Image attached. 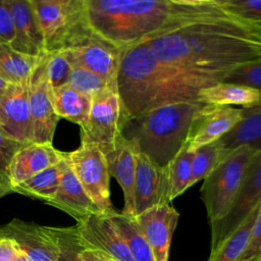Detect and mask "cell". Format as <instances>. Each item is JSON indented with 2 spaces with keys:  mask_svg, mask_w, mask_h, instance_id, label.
<instances>
[{
  "mask_svg": "<svg viewBox=\"0 0 261 261\" xmlns=\"http://www.w3.org/2000/svg\"><path fill=\"white\" fill-rule=\"evenodd\" d=\"M50 98L55 114L83 126L89 116L92 97L82 94L67 84L50 90Z\"/></svg>",
  "mask_w": 261,
  "mask_h": 261,
  "instance_id": "24",
  "label": "cell"
},
{
  "mask_svg": "<svg viewBox=\"0 0 261 261\" xmlns=\"http://www.w3.org/2000/svg\"><path fill=\"white\" fill-rule=\"evenodd\" d=\"M44 227L56 244L58 261H82L80 252L84 246L76 225L66 227L44 225Z\"/></svg>",
  "mask_w": 261,
  "mask_h": 261,
  "instance_id": "29",
  "label": "cell"
},
{
  "mask_svg": "<svg viewBox=\"0 0 261 261\" xmlns=\"http://www.w3.org/2000/svg\"><path fill=\"white\" fill-rule=\"evenodd\" d=\"M224 10L241 18L261 24V0H216Z\"/></svg>",
  "mask_w": 261,
  "mask_h": 261,
  "instance_id": "35",
  "label": "cell"
},
{
  "mask_svg": "<svg viewBox=\"0 0 261 261\" xmlns=\"http://www.w3.org/2000/svg\"><path fill=\"white\" fill-rule=\"evenodd\" d=\"M243 117V108L207 104L195 119L187 143L189 151L218 141Z\"/></svg>",
  "mask_w": 261,
  "mask_h": 261,
  "instance_id": "15",
  "label": "cell"
},
{
  "mask_svg": "<svg viewBox=\"0 0 261 261\" xmlns=\"http://www.w3.org/2000/svg\"><path fill=\"white\" fill-rule=\"evenodd\" d=\"M178 217V212L170 204L152 207L134 217L152 250L155 261H168L171 239Z\"/></svg>",
  "mask_w": 261,
  "mask_h": 261,
  "instance_id": "14",
  "label": "cell"
},
{
  "mask_svg": "<svg viewBox=\"0 0 261 261\" xmlns=\"http://www.w3.org/2000/svg\"><path fill=\"white\" fill-rule=\"evenodd\" d=\"M223 81L161 62L147 42L121 50L116 91L126 121L151 109L172 103L200 101L199 93Z\"/></svg>",
  "mask_w": 261,
  "mask_h": 261,
  "instance_id": "3",
  "label": "cell"
},
{
  "mask_svg": "<svg viewBox=\"0 0 261 261\" xmlns=\"http://www.w3.org/2000/svg\"><path fill=\"white\" fill-rule=\"evenodd\" d=\"M146 42L165 64L224 79L232 69L261 57V24L229 13Z\"/></svg>",
  "mask_w": 261,
  "mask_h": 261,
  "instance_id": "1",
  "label": "cell"
},
{
  "mask_svg": "<svg viewBox=\"0 0 261 261\" xmlns=\"http://www.w3.org/2000/svg\"><path fill=\"white\" fill-rule=\"evenodd\" d=\"M106 158L108 170L119 184L123 193L122 213L134 215V184L137 170L138 147L123 135L111 146L101 150Z\"/></svg>",
  "mask_w": 261,
  "mask_h": 261,
  "instance_id": "19",
  "label": "cell"
},
{
  "mask_svg": "<svg viewBox=\"0 0 261 261\" xmlns=\"http://www.w3.org/2000/svg\"><path fill=\"white\" fill-rule=\"evenodd\" d=\"M9 10L13 40L10 46L17 52L39 57L46 53L43 33L31 0H5Z\"/></svg>",
  "mask_w": 261,
  "mask_h": 261,
  "instance_id": "18",
  "label": "cell"
},
{
  "mask_svg": "<svg viewBox=\"0 0 261 261\" xmlns=\"http://www.w3.org/2000/svg\"><path fill=\"white\" fill-rule=\"evenodd\" d=\"M260 206L257 207L234 231L224 239L215 249L211 250L208 261H241Z\"/></svg>",
  "mask_w": 261,
  "mask_h": 261,
  "instance_id": "27",
  "label": "cell"
},
{
  "mask_svg": "<svg viewBox=\"0 0 261 261\" xmlns=\"http://www.w3.org/2000/svg\"><path fill=\"white\" fill-rule=\"evenodd\" d=\"M10 193H13V191L9 184L7 181H0V199Z\"/></svg>",
  "mask_w": 261,
  "mask_h": 261,
  "instance_id": "41",
  "label": "cell"
},
{
  "mask_svg": "<svg viewBox=\"0 0 261 261\" xmlns=\"http://www.w3.org/2000/svg\"><path fill=\"white\" fill-rule=\"evenodd\" d=\"M17 253L14 242L7 238H0V261H13Z\"/></svg>",
  "mask_w": 261,
  "mask_h": 261,
  "instance_id": "39",
  "label": "cell"
},
{
  "mask_svg": "<svg viewBox=\"0 0 261 261\" xmlns=\"http://www.w3.org/2000/svg\"><path fill=\"white\" fill-rule=\"evenodd\" d=\"M45 203L64 211L74 218L76 222L91 215L102 214L82 187L81 182L72 171L69 162L62 174L57 192Z\"/></svg>",
  "mask_w": 261,
  "mask_h": 261,
  "instance_id": "21",
  "label": "cell"
},
{
  "mask_svg": "<svg viewBox=\"0 0 261 261\" xmlns=\"http://www.w3.org/2000/svg\"><path fill=\"white\" fill-rule=\"evenodd\" d=\"M92 30L119 48L229 14L216 0H86Z\"/></svg>",
  "mask_w": 261,
  "mask_h": 261,
  "instance_id": "2",
  "label": "cell"
},
{
  "mask_svg": "<svg viewBox=\"0 0 261 261\" xmlns=\"http://www.w3.org/2000/svg\"><path fill=\"white\" fill-rule=\"evenodd\" d=\"M207 104L187 101L166 104L126 121L123 136L159 166H167L187 146L192 125Z\"/></svg>",
  "mask_w": 261,
  "mask_h": 261,
  "instance_id": "4",
  "label": "cell"
},
{
  "mask_svg": "<svg viewBox=\"0 0 261 261\" xmlns=\"http://www.w3.org/2000/svg\"><path fill=\"white\" fill-rule=\"evenodd\" d=\"M261 255V206L251 229L249 242L241 261H256Z\"/></svg>",
  "mask_w": 261,
  "mask_h": 261,
  "instance_id": "37",
  "label": "cell"
},
{
  "mask_svg": "<svg viewBox=\"0 0 261 261\" xmlns=\"http://www.w3.org/2000/svg\"><path fill=\"white\" fill-rule=\"evenodd\" d=\"M0 181H1V180H0Z\"/></svg>",
  "mask_w": 261,
  "mask_h": 261,
  "instance_id": "46",
  "label": "cell"
},
{
  "mask_svg": "<svg viewBox=\"0 0 261 261\" xmlns=\"http://www.w3.org/2000/svg\"><path fill=\"white\" fill-rule=\"evenodd\" d=\"M261 205V152L251 161L225 216L211 226V250L234 231Z\"/></svg>",
  "mask_w": 261,
  "mask_h": 261,
  "instance_id": "9",
  "label": "cell"
},
{
  "mask_svg": "<svg viewBox=\"0 0 261 261\" xmlns=\"http://www.w3.org/2000/svg\"><path fill=\"white\" fill-rule=\"evenodd\" d=\"M108 217L124 241L134 261H155L152 250L141 232L134 216L115 210Z\"/></svg>",
  "mask_w": 261,
  "mask_h": 261,
  "instance_id": "26",
  "label": "cell"
},
{
  "mask_svg": "<svg viewBox=\"0 0 261 261\" xmlns=\"http://www.w3.org/2000/svg\"><path fill=\"white\" fill-rule=\"evenodd\" d=\"M111 259V258H110ZM111 261H115V260H113V259H111Z\"/></svg>",
  "mask_w": 261,
  "mask_h": 261,
  "instance_id": "45",
  "label": "cell"
},
{
  "mask_svg": "<svg viewBox=\"0 0 261 261\" xmlns=\"http://www.w3.org/2000/svg\"><path fill=\"white\" fill-rule=\"evenodd\" d=\"M46 53L76 47L93 34L86 0H31Z\"/></svg>",
  "mask_w": 261,
  "mask_h": 261,
  "instance_id": "5",
  "label": "cell"
},
{
  "mask_svg": "<svg viewBox=\"0 0 261 261\" xmlns=\"http://www.w3.org/2000/svg\"><path fill=\"white\" fill-rule=\"evenodd\" d=\"M71 70L72 65L66 51L46 53V73L51 89L66 85Z\"/></svg>",
  "mask_w": 261,
  "mask_h": 261,
  "instance_id": "32",
  "label": "cell"
},
{
  "mask_svg": "<svg viewBox=\"0 0 261 261\" xmlns=\"http://www.w3.org/2000/svg\"><path fill=\"white\" fill-rule=\"evenodd\" d=\"M258 152L240 148L224 157L203 180L200 197L210 224L219 221L227 213L238 193L247 169Z\"/></svg>",
  "mask_w": 261,
  "mask_h": 261,
  "instance_id": "6",
  "label": "cell"
},
{
  "mask_svg": "<svg viewBox=\"0 0 261 261\" xmlns=\"http://www.w3.org/2000/svg\"><path fill=\"white\" fill-rule=\"evenodd\" d=\"M169 168L159 166L147 155L138 151L134 184V217L163 204H170Z\"/></svg>",
  "mask_w": 261,
  "mask_h": 261,
  "instance_id": "11",
  "label": "cell"
},
{
  "mask_svg": "<svg viewBox=\"0 0 261 261\" xmlns=\"http://www.w3.org/2000/svg\"><path fill=\"white\" fill-rule=\"evenodd\" d=\"M67 164L68 160L66 152L63 159L58 163L48 167L47 169L34 175L28 180L14 187L12 191L32 199L47 202L57 192L60 186L62 174L67 167Z\"/></svg>",
  "mask_w": 261,
  "mask_h": 261,
  "instance_id": "25",
  "label": "cell"
},
{
  "mask_svg": "<svg viewBox=\"0 0 261 261\" xmlns=\"http://www.w3.org/2000/svg\"><path fill=\"white\" fill-rule=\"evenodd\" d=\"M221 160L233 151L247 147L261 152V104L243 108L242 119L217 141Z\"/></svg>",
  "mask_w": 261,
  "mask_h": 261,
  "instance_id": "22",
  "label": "cell"
},
{
  "mask_svg": "<svg viewBox=\"0 0 261 261\" xmlns=\"http://www.w3.org/2000/svg\"><path fill=\"white\" fill-rule=\"evenodd\" d=\"M13 40V28L9 10L5 0H0V42L11 43Z\"/></svg>",
  "mask_w": 261,
  "mask_h": 261,
  "instance_id": "38",
  "label": "cell"
},
{
  "mask_svg": "<svg viewBox=\"0 0 261 261\" xmlns=\"http://www.w3.org/2000/svg\"><path fill=\"white\" fill-rule=\"evenodd\" d=\"M0 238L12 240L29 261H58L56 244L44 225L14 218L0 226Z\"/></svg>",
  "mask_w": 261,
  "mask_h": 261,
  "instance_id": "13",
  "label": "cell"
},
{
  "mask_svg": "<svg viewBox=\"0 0 261 261\" xmlns=\"http://www.w3.org/2000/svg\"><path fill=\"white\" fill-rule=\"evenodd\" d=\"M75 225L84 247L99 251L115 261H134L108 215H91Z\"/></svg>",
  "mask_w": 261,
  "mask_h": 261,
  "instance_id": "16",
  "label": "cell"
},
{
  "mask_svg": "<svg viewBox=\"0 0 261 261\" xmlns=\"http://www.w3.org/2000/svg\"><path fill=\"white\" fill-rule=\"evenodd\" d=\"M256 261H261V255H260V256H259V257H258V259H257V260H256Z\"/></svg>",
  "mask_w": 261,
  "mask_h": 261,
  "instance_id": "44",
  "label": "cell"
},
{
  "mask_svg": "<svg viewBox=\"0 0 261 261\" xmlns=\"http://www.w3.org/2000/svg\"><path fill=\"white\" fill-rule=\"evenodd\" d=\"M222 82L250 87L261 92V57L232 69Z\"/></svg>",
  "mask_w": 261,
  "mask_h": 261,
  "instance_id": "34",
  "label": "cell"
},
{
  "mask_svg": "<svg viewBox=\"0 0 261 261\" xmlns=\"http://www.w3.org/2000/svg\"><path fill=\"white\" fill-rule=\"evenodd\" d=\"M46 73V53L37 57L28 77L32 143L52 144L59 117L55 114Z\"/></svg>",
  "mask_w": 261,
  "mask_h": 261,
  "instance_id": "10",
  "label": "cell"
},
{
  "mask_svg": "<svg viewBox=\"0 0 261 261\" xmlns=\"http://www.w3.org/2000/svg\"><path fill=\"white\" fill-rule=\"evenodd\" d=\"M69 165L82 187L103 215L115 211L110 199V173L101 149L90 143H81L74 151L67 152Z\"/></svg>",
  "mask_w": 261,
  "mask_h": 261,
  "instance_id": "7",
  "label": "cell"
},
{
  "mask_svg": "<svg viewBox=\"0 0 261 261\" xmlns=\"http://www.w3.org/2000/svg\"><path fill=\"white\" fill-rule=\"evenodd\" d=\"M3 95H4V94H2V93H0V103H1V101H2V98H3Z\"/></svg>",
  "mask_w": 261,
  "mask_h": 261,
  "instance_id": "43",
  "label": "cell"
},
{
  "mask_svg": "<svg viewBox=\"0 0 261 261\" xmlns=\"http://www.w3.org/2000/svg\"><path fill=\"white\" fill-rule=\"evenodd\" d=\"M199 100L215 106L239 105L248 108L261 104V92L242 85L220 82L200 91Z\"/></svg>",
  "mask_w": 261,
  "mask_h": 261,
  "instance_id": "23",
  "label": "cell"
},
{
  "mask_svg": "<svg viewBox=\"0 0 261 261\" xmlns=\"http://www.w3.org/2000/svg\"><path fill=\"white\" fill-rule=\"evenodd\" d=\"M121 50L93 32L83 43L66 50V54L71 65L89 69L100 76L111 89L116 90V74Z\"/></svg>",
  "mask_w": 261,
  "mask_h": 261,
  "instance_id": "12",
  "label": "cell"
},
{
  "mask_svg": "<svg viewBox=\"0 0 261 261\" xmlns=\"http://www.w3.org/2000/svg\"><path fill=\"white\" fill-rule=\"evenodd\" d=\"M194 154L195 152L189 151L186 146L168 164L171 201L189 189Z\"/></svg>",
  "mask_w": 261,
  "mask_h": 261,
  "instance_id": "30",
  "label": "cell"
},
{
  "mask_svg": "<svg viewBox=\"0 0 261 261\" xmlns=\"http://www.w3.org/2000/svg\"><path fill=\"white\" fill-rule=\"evenodd\" d=\"M125 123L117 91L105 88L92 96L88 120L81 126V143L94 144L103 150L122 136Z\"/></svg>",
  "mask_w": 261,
  "mask_h": 261,
  "instance_id": "8",
  "label": "cell"
},
{
  "mask_svg": "<svg viewBox=\"0 0 261 261\" xmlns=\"http://www.w3.org/2000/svg\"><path fill=\"white\" fill-rule=\"evenodd\" d=\"M37 57L15 51L9 43L0 42V77L8 84L16 85L28 80Z\"/></svg>",
  "mask_w": 261,
  "mask_h": 261,
  "instance_id": "28",
  "label": "cell"
},
{
  "mask_svg": "<svg viewBox=\"0 0 261 261\" xmlns=\"http://www.w3.org/2000/svg\"><path fill=\"white\" fill-rule=\"evenodd\" d=\"M13 261H29V260H28L27 257H24V255H23L22 253H20V252L18 251V249H17V253H16V255H15Z\"/></svg>",
  "mask_w": 261,
  "mask_h": 261,
  "instance_id": "42",
  "label": "cell"
},
{
  "mask_svg": "<svg viewBox=\"0 0 261 261\" xmlns=\"http://www.w3.org/2000/svg\"><path fill=\"white\" fill-rule=\"evenodd\" d=\"M67 85L90 97L105 88H110L100 76L80 65H72Z\"/></svg>",
  "mask_w": 261,
  "mask_h": 261,
  "instance_id": "33",
  "label": "cell"
},
{
  "mask_svg": "<svg viewBox=\"0 0 261 261\" xmlns=\"http://www.w3.org/2000/svg\"><path fill=\"white\" fill-rule=\"evenodd\" d=\"M0 129V180L7 181L8 169L16 152L23 146ZM8 182V181H7Z\"/></svg>",
  "mask_w": 261,
  "mask_h": 261,
  "instance_id": "36",
  "label": "cell"
},
{
  "mask_svg": "<svg viewBox=\"0 0 261 261\" xmlns=\"http://www.w3.org/2000/svg\"><path fill=\"white\" fill-rule=\"evenodd\" d=\"M220 161L221 153L217 141L196 150L192 160L189 188L208 176Z\"/></svg>",
  "mask_w": 261,
  "mask_h": 261,
  "instance_id": "31",
  "label": "cell"
},
{
  "mask_svg": "<svg viewBox=\"0 0 261 261\" xmlns=\"http://www.w3.org/2000/svg\"><path fill=\"white\" fill-rule=\"evenodd\" d=\"M80 258L82 261H111L110 257L94 249L83 247L80 252Z\"/></svg>",
  "mask_w": 261,
  "mask_h": 261,
  "instance_id": "40",
  "label": "cell"
},
{
  "mask_svg": "<svg viewBox=\"0 0 261 261\" xmlns=\"http://www.w3.org/2000/svg\"><path fill=\"white\" fill-rule=\"evenodd\" d=\"M65 152H61L52 144H24L14 155L8 169L7 181L11 189L28 180L34 175L58 163Z\"/></svg>",
  "mask_w": 261,
  "mask_h": 261,
  "instance_id": "20",
  "label": "cell"
},
{
  "mask_svg": "<svg viewBox=\"0 0 261 261\" xmlns=\"http://www.w3.org/2000/svg\"><path fill=\"white\" fill-rule=\"evenodd\" d=\"M0 129L9 138L21 143H32V123L28 97V80L9 84L0 103Z\"/></svg>",
  "mask_w": 261,
  "mask_h": 261,
  "instance_id": "17",
  "label": "cell"
}]
</instances>
